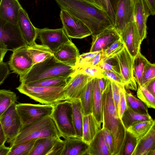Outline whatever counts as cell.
<instances>
[{"label": "cell", "mask_w": 155, "mask_h": 155, "mask_svg": "<svg viewBox=\"0 0 155 155\" xmlns=\"http://www.w3.org/2000/svg\"><path fill=\"white\" fill-rule=\"evenodd\" d=\"M61 9L81 21L90 29L92 35L114 26L107 12L83 0H54Z\"/></svg>", "instance_id": "cell-1"}, {"label": "cell", "mask_w": 155, "mask_h": 155, "mask_svg": "<svg viewBox=\"0 0 155 155\" xmlns=\"http://www.w3.org/2000/svg\"><path fill=\"white\" fill-rule=\"evenodd\" d=\"M103 114L102 128L107 129L112 134L114 148L113 155H120L123 145L126 130L119 117L113 100L111 81L109 79L102 93Z\"/></svg>", "instance_id": "cell-2"}, {"label": "cell", "mask_w": 155, "mask_h": 155, "mask_svg": "<svg viewBox=\"0 0 155 155\" xmlns=\"http://www.w3.org/2000/svg\"><path fill=\"white\" fill-rule=\"evenodd\" d=\"M74 67L58 61L53 56L45 61L33 65L25 74L19 76L21 83L57 77L70 78Z\"/></svg>", "instance_id": "cell-3"}, {"label": "cell", "mask_w": 155, "mask_h": 155, "mask_svg": "<svg viewBox=\"0 0 155 155\" xmlns=\"http://www.w3.org/2000/svg\"><path fill=\"white\" fill-rule=\"evenodd\" d=\"M48 137H61L50 116L23 125L18 134L7 142L11 147L32 140Z\"/></svg>", "instance_id": "cell-4"}, {"label": "cell", "mask_w": 155, "mask_h": 155, "mask_svg": "<svg viewBox=\"0 0 155 155\" xmlns=\"http://www.w3.org/2000/svg\"><path fill=\"white\" fill-rule=\"evenodd\" d=\"M50 115L61 137L64 138L77 137L72 117L71 101L65 100L53 105Z\"/></svg>", "instance_id": "cell-5"}, {"label": "cell", "mask_w": 155, "mask_h": 155, "mask_svg": "<svg viewBox=\"0 0 155 155\" xmlns=\"http://www.w3.org/2000/svg\"><path fill=\"white\" fill-rule=\"evenodd\" d=\"M64 87L34 86L21 83L16 89L20 93L42 104L53 105L65 100Z\"/></svg>", "instance_id": "cell-6"}, {"label": "cell", "mask_w": 155, "mask_h": 155, "mask_svg": "<svg viewBox=\"0 0 155 155\" xmlns=\"http://www.w3.org/2000/svg\"><path fill=\"white\" fill-rule=\"evenodd\" d=\"M26 45L18 25L0 18V48L13 51Z\"/></svg>", "instance_id": "cell-7"}, {"label": "cell", "mask_w": 155, "mask_h": 155, "mask_svg": "<svg viewBox=\"0 0 155 155\" xmlns=\"http://www.w3.org/2000/svg\"><path fill=\"white\" fill-rule=\"evenodd\" d=\"M16 108L23 126L40 120L51 114L53 105L20 103Z\"/></svg>", "instance_id": "cell-8"}, {"label": "cell", "mask_w": 155, "mask_h": 155, "mask_svg": "<svg viewBox=\"0 0 155 155\" xmlns=\"http://www.w3.org/2000/svg\"><path fill=\"white\" fill-rule=\"evenodd\" d=\"M37 37L41 45L54 53L62 45L71 41L63 28L55 29L37 28Z\"/></svg>", "instance_id": "cell-9"}, {"label": "cell", "mask_w": 155, "mask_h": 155, "mask_svg": "<svg viewBox=\"0 0 155 155\" xmlns=\"http://www.w3.org/2000/svg\"><path fill=\"white\" fill-rule=\"evenodd\" d=\"M60 17L63 28L70 38L82 39L92 35L88 28L80 19L61 9Z\"/></svg>", "instance_id": "cell-10"}, {"label": "cell", "mask_w": 155, "mask_h": 155, "mask_svg": "<svg viewBox=\"0 0 155 155\" xmlns=\"http://www.w3.org/2000/svg\"><path fill=\"white\" fill-rule=\"evenodd\" d=\"M16 104H12L0 117V124L7 140L15 137L23 126L16 108Z\"/></svg>", "instance_id": "cell-11"}, {"label": "cell", "mask_w": 155, "mask_h": 155, "mask_svg": "<svg viewBox=\"0 0 155 155\" xmlns=\"http://www.w3.org/2000/svg\"><path fill=\"white\" fill-rule=\"evenodd\" d=\"M28 46H24L12 51L8 63L10 69L19 76L26 74L33 65L28 52Z\"/></svg>", "instance_id": "cell-12"}, {"label": "cell", "mask_w": 155, "mask_h": 155, "mask_svg": "<svg viewBox=\"0 0 155 155\" xmlns=\"http://www.w3.org/2000/svg\"><path fill=\"white\" fill-rule=\"evenodd\" d=\"M120 73L127 89L137 91V87L133 73L134 58L130 55L126 47L117 55Z\"/></svg>", "instance_id": "cell-13"}, {"label": "cell", "mask_w": 155, "mask_h": 155, "mask_svg": "<svg viewBox=\"0 0 155 155\" xmlns=\"http://www.w3.org/2000/svg\"><path fill=\"white\" fill-rule=\"evenodd\" d=\"M92 78L80 73L72 75L64 87L65 100L79 99L89 81Z\"/></svg>", "instance_id": "cell-14"}, {"label": "cell", "mask_w": 155, "mask_h": 155, "mask_svg": "<svg viewBox=\"0 0 155 155\" xmlns=\"http://www.w3.org/2000/svg\"><path fill=\"white\" fill-rule=\"evenodd\" d=\"M127 50L134 58L140 51L142 42L134 20L129 23L120 33Z\"/></svg>", "instance_id": "cell-15"}, {"label": "cell", "mask_w": 155, "mask_h": 155, "mask_svg": "<svg viewBox=\"0 0 155 155\" xmlns=\"http://www.w3.org/2000/svg\"><path fill=\"white\" fill-rule=\"evenodd\" d=\"M133 7L130 0H117L115 9L114 27L119 32L134 21Z\"/></svg>", "instance_id": "cell-16"}, {"label": "cell", "mask_w": 155, "mask_h": 155, "mask_svg": "<svg viewBox=\"0 0 155 155\" xmlns=\"http://www.w3.org/2000/svg\"><path fill=\"white\" fill-rule=\"evenodd\" d=\"M120 37L119 32L112 26L99 34L92 35V41L90 52L102 51Z\"/></svg>", "instance_id": "cell-17"}, {"label": "cell", "mask_w": 155, "mask_h": 155, "mask_svg": "<svg viewBox=\"0 0 155 155\" xmlns=\"http://www.w3.org/2000/svg\"><path fill=\"white\" fill-rule=\"evenodd\" d=\"M134 20L141 42L147 35V23L150 15L149 8L144 0H138L134 5Z\"/></svg>", "instance_id": "cell-18"}, {"label": "cell", "mask_w": 155, "mask_h": 155, "mask_svg": "<svg viewBox=\"0 0 155 155\" xmlns=\"http://www.w3.org/2000/svg\"><path fill=\"white\" fill-rule=\"evenodd\" d=\"M17 25L28 46L35 43L37 37V28L32 24L27 12L22 7L19 12Z\"/></svg>", "instance_id": "cell-19"}, {"label": "cell", "mask_w": 155, "mask_h": 155, "mask_svg": "<svg viewBox=\"0 0 155 155\" xmlns=\"http://www.w3.org/2000/svg\"><path fill=\"white\" fill-rule=\"evenodd\" d=\"M79 55L78 49L72 41L62 45L53 53L58 61L74 67Z\"/></svg>", "instance_id": "cell-20"}, {"label": "cell", "mask_w": 155, "mask_h": 155, "mask_svg": "<svg viewBox=\"0 0 155 155\" xmlns=\"http://www.w3.org/2000/svg\"><path fill=\"white\" fill-rule=\"evenodd\" d=\"M131 155H155V124L146 134L137 141Z\"/></svg>", "instance_id": "cell-21"}, {"label": "cell", "mask_w": 155, "mask_h": 155, "mask_svg": "<svg viewBox=\"0 0 155 155\" xmlns=\"http://www.w3.org/2000/svg\"><path fill=\"white\" fill-rule=\"evenodd\" d=\"M18 0H1L0 18L6 21L17 25L18 16L22 7Z\"/></svg>", "instance_id": "cell-22"}, {"label": "cell", "mask_w": 155, "mask_h": 155, "mask_svg": "<svg viewBox=\"0 0 155 155\" xmlns=\"http://www.w3.org/2000/svg\"><path fill=\"white\" fill-rule=\"evenodd\" d=\"M64 147L61 155H86L89 144L82 138L69 137L64 138Z\"/></svg>", "instance_id": "cell-23"}, {"label": "cell", "mask_w": 155, "mask_h": 155, "mask_svg": "<svg viewBox=\"0 0 155 155\" xmlns=\"http://www.w3.org/2000/svg\"><path fill=\"white\" fill-rule=\"evenodd\" d=\"M101 129L92 114L83 116L82 139L84 142L89 144Z\"/></svg>", "instance_id": "cell-24"}, {"label": "cell", "mask_w": 155, "mask_h": 155, "mask_svg": "<svg viewBox=\"0 0 155 155\" xmlns=\"http://www.w3.org/2000/svg\"><path fill=\"white\" fill-rule=\"evenodd\" d=\"M86 155H111L105 143L101 128L89 144Z\"/></svg>", "instance_id": "cell-25"}, {"label": "cell", "mask_w": 155, "mask_h": 155, "mask_svg": "<svg viewBox=\"0 0 155 155\" xmlns=\"http://www.w3.org/2000/svg\"><path fill=\"white\" fill-rule=\"evenodd\" d=\"M92 114L99 124L103 122L102 94L99 87L97 78L93 80Z\"/></svg>", "instance_id": "cell-26"}, {"label": "cell", "mask_w": 155, "mask_h": 155, "mask_svg": "<svg viewBox=\"0 0 155 155\" xmlns=\"http://www.w3.org/2000/svg\"><path fill=\"white\" fill-rule=\"evenodd\" d=\"M27 51L33 65L42 62L53 56V54L48 48L36 42L28 46Z\"/></svg>", "instance_id": "cell-27"}, {"label": "cell", "mask_w": 155, "mask_h": 155, "mask_svg": "<svg viewBox=\"0 0 155 155\" xmlns=\"http://www.w3.org/2000/svg\"><path fill=\"white\" fill-rule=\"evenodd\" d=\"M94 78H91L89 81L79 99L83 116L92 114Z\"/></svg>", "instance_id": "cell-28"}, {"label": "cell", "mask_w": 155, "mask_h": 155, "mask_svg": "<svg viewBox=\"0 0 155 155\" xmlns=\"http://www.w3.org/2000/svg\"><path fill=\"white\" fill-rule=\"evenodd\" d=\"M60 138L48 137L36 140L29 155H47L56 141Z\"/></svg>", "instance_id": "cell-29"}, {"label": "cell", "mask_w": 155, "mask_h": 155, "mask_svg": "<svg viewBox=\"0 0 155 155\" xmlns=\"http://www.w3.org/2000/svg\"><path fill=\"white\" fill-rule=\"evenodd\" d=\"M155 124V120L138 121L134 122L127 129L138 140L149 131Z\"/></svg>", "instance_id": "cell-30"}, {"label": "cell", "mask_w": 155, "mask_h": 155, "mask_svg": "<svg viewBox=\"0 0 155 155\" xmlns=\"http://www.w3.org/2000/svg\"><path fill=\"white\" fill-rule=\"evenodd\" d=\"M72 108L73 120L77 137L82 138L83 117L80 99L71 101Z\"/></svg>", "instance_id": "cell-31"}, {"label": "cell", "mask_w": 155, "mask_h": 155, "mask_svg": "<svg viewBox=\"0 0 155 155\" xmlns=\"http://www.w3.org/2000/svg\"><path fill=\"white\" fill-rule=\"evenodd\" d=\"M149 62L140 51L134 58V75L135 80L139 87L142 86L144 69L147 64Z\"/></svg>", "instance_id": "cell-32"}, {"label": "cell", "mask_w": 155, "mask_h": 155, "mask_svg": "<svg viewBox=\"0 0 155 155\" xmlns=\"http://www.w3.org/2000/svg\"><path fill=\"white\" fill-rule=\"evenodd\" d=\"M126 130L135 122L153 120L149 114H142L134 112L127 107L121 119Z\"/></svg>", "instance_id": "cell-33"}, {"label": "cell", "mask_w": 155, "mask_h": 155, "mask_svg": "<svg viewBox=\"0 0 155 155\" xmlns=\"http://www.w3.org/2000/svg\"><path fill=\"white\" fill-rule=\"evenodd\" d=\"M68 78L63 77H57L42 79L24 83L28 85L46 87H65Z\"/></svg>", "instance_id": "cell-34"}, {"label": "cell", "mask_w": 155, "mask_h": 155, "mask_svg": "<svg viewBox=\"0 0 155 155\" xmlns=\"http://www.w3.org/2000/svg\"><path fill=\"white\" fill-rule=\"evenodd\" d=\"M126 98L128 108L134 112L140 114H149L148 107L147 105L130 92L126 91Z\"/></svg>", "instance_id": "cell-35"}, {"label": "cell", "mask_w": 155, "mask_h": 155, "mask_svg": "<svg viewBox=\"0 0 155 155\" xmlns=\"http://www.w3.org/2000/svg\"><path fill=\"white\" fill-rule=\"evenodd\" d=\"M17 99L16 94L10 90L0 89V117Z\"/></svg>", "instance_id": "cell-36"}, {"label": "cell", "mask_w": 155, "mask_h": 155, "mask_svg": "<svg viewBox=\"0 0 155 155\" xmlns=\"http://www.w3.org/2000/svg\"><path fill=\"white\" fill-rule=\"evenodd\" d=\"M137 97L148 108L155 109V96L150 92L144 86H138L137 89Z\"/></svg>", "instance_id": "cell-37"}, {"label": "cell", "mask_w": 155, "mask_h": 155, "mask_svg": "<svg viewBox=\"0 0 155 155\" xmlns=\"http://www.w3.org/2000/svg\"><path fill=\"white\" fill-rule=\"evenodd\" d=\"M78 73L86 75L93 78H101L104 77L103 69L98 66L88 65L76 69L72 75Z\"/></svg>", "instance_id": "cell-38"}, {"label": "cell", "mask_w": 155, "mask_h": 155, "mask_svg": "<svg viewBox=\"0 0 155 155\" xmlns=\"http://www.w3.org/2000/svg\"><path fill=\"white\" fill-rule=\"evenodd\" d=\"M125 45L120 37L110 46L102 51L104 59L117 56L124 48Z\"/></svg>", "instance_id": "cell-39"}, {"label": "cell", "mask_w": 155, "mask_h": 155, "mask_svg": "<svg viewBox=\"0 0 155 155\" xmlns=\"http://www.w3.org/2000/svg\"><path fill=\"white\" fill-rule=\"evenodd\" d=\"M35 140H32L10 147L8 155H29Z\"/></svg>", "instance_id": "cell-40"}, {"label": "cell", "mask_w": 155, "mask_h": 155, "mask_svg": "<svg viewBox=\"0 0 155 155\" xmlns=\"http://www.w3.org/2000/svg\"><path fill=\"white\" fill-rule=\"evenodd\" d=\"M137 142L136 139L126 130L124 141L120 155H131Z\"/></svg>", "instance_id": "cell-41"}, {"label": "cell", "mask_w": 155, "mask_h": 155, "mask_svg": "<svg viewBox=\"0 0 155 155\" xmlns=\"http://www.w3.org/2000/svg\"><path fill=\"white\" fill-rule=\"evenodd\" d=\"M102 69L120 74L119 62L117 56L104 59L100 66Z\"/></svg>", "instance_id": "cell-42"}, {"label": "cell", "mask_w": 155, "mask_h": 155, "mask_svg": "<svg viewBox=\"0 0 155 155\" xmlns=\"http://www.w3.org/2000/svg\"><path fill=\"white\" fill-rule=\"evenodd\" d=\"M120 91V100L118 106L117 114L119 118L121 119L122 116L127 108L126 98V90L125 86L118 84Z\"/></svg>", "instance_id": "cell-43"}, {"label": "cell", "mask_w": 155, "mask_h": 155, "mask_svg": "<svg viewBox=\"0 0 155 155\" xmlns=\"http://www.w3.org/2000/svg\"><path fill=\"white\" fill-rule=\"evenodd\" d=\"M98 52L90 51L80 54L74 67L75 70L77 69L89 65L91 60Z\"/></svg>", "instance_id": "cell-44"}, {"label": "cell", "mask_w": 155, "mask_h": 155, "mask_svg": "<svg viewBox=\"0 0 155 155\" xmlns=\"http://www.w3.org/2000/svg\"><path fill=\"white\" fill-rule=\"evenodd\" d=\"M155 78V65L149 62L145 66L142 76V85Z\"/></svg>", "instance_id": "cell-45"}, {"label": "cell", "mask_w": 155, "mask_h": 155, "mask_svg": "<svg viewBox=\"0 0 155 155\" xmlns=\"http://www.w3.org/2000/svg\"><path fill=\"white\" fill-rule=\"evenodd\" d=\"M103 70V73L104 77L111 81L125 86V82L121 74L117 73L104 69Z\"/></svg>", "instance_id": "cell-46"}, {"label": "cell", "mask_w": 155, "mask_h": 155, "mask_svg": "<svg viewBox=\"0 0 155 155\" xmlns=\"http://www.w3.org/2000/svg\"><path fill=\"white\" fill-rule=\"evenodd\" d=\"M104 138L106 144L111 153L113 155L114 148V142L113 136L107 129L102 128Z\"/></svg>", "instance_id": "cell-47"}, {"label": "cell", "mask_w": 155, "mask_h": 155, "mask_svg": "<svg viewBox=\"0 0 155 155\" xmlns=\"http://www.w3.org/2000/svg\"><path fill=\"white\" fill-rule=\"evenodd\" d=\"M64 147V140L60 138L56 141L47 155H61Z\"/></svg>", "instance_id": "cell-48"}, {"label": "cell", "mask_w": 155, "mask_h": 155, "mask_svg": "<svg viewBox=\"0 0 155 155\" xmlns=\"http://www.w3.org/2000/svg\"><path fill=\"white\" fill-rule=\"evenodd\" d=\"M104 1L106 5V12L114 26L115 20V9L116 1L115 0H104Z\"/></svg>", "instance_id": "cell-49"}, {"label": "cell", "mask_w": 155, "mask_h": 155, "mask_svg": "<svg viewBox=\"0 0 155 155\" xmlns=\"http://www.w3.org/2000/svg\"><path fill=\"white\" fill-rule=\"evenodd\" d=\"M111 82L112 98L117 113L118 106L120 100L119 87L118 84L112 81H111Z\"/></svg>", "instance_id": "cell-50"}, {"label": "cell", "mask_w": 155, "mask_h": 155, "mask_svg": "<svg viewBox=\"0 0 155 155\" xmlns=\"http://www.w3.org/2000/svg\"><path fill=\"white\" fill-rule=\"evenodd\" d=\"M10 68L8 64L2 62L0 64V85L3 83L10 73Z\"/></svg>", "instance_id": "cell-51"}, {"label": "cell", "mask_w": 155, "mask_h": 155, "mask_svg": "<svg viewBox=\"0 0 155 155\" xmlns=\"http://www.w3.org/2000/svg\"><path fill=\"white\" fill-rule=\"evenodd\" d=\"M103 59L102 51H98L91 60L89 65L98 66L100 67Z\"/></svg>", "instance_id": "cell-52"}, {"label": "cell", "mask_w": 155, "mask_h": 155, "mask_svg": "<svg viewBox=\"0 0 155 155\" xmlns=\"http://www.w3.org/2000/svg\"><path fill=\"white\" fill-rule=\"evenodd\" d=\"M97 79L99 87L102 94L107 85L109 79L105 77Z\"/></svg>", "instance_id": "cell-53"}, {"label": "cell", "mask_w": 155, "mask_h": 155, "mask_svg": "<svg viewBox=\"0 0 155 155\" xmlns=\"http://www.w3.org/2000/svg\"><path fill=\"white\" fill-rule=\"evenodd\" d=\"M143 86L155 96V78L151 80Z\"/></svg>", "instance_id": "cell-54"}, {"label": "cell", "mask_w": 155, "mask_h": 155, "mask_svg": "<svg viewBox=\"0 0 155 155\" xmlns=\"http://www.w3.org/2000/svg\"><path fill=\"white\" fill-rule=\"evenodd\" d=\"M149 10L150 15L155 14V0H144Z\"/></svg>", "instance_id": "cell-55"}, {"label": "cell", "mask_w": 155, "mask_h": 155, "mask_svg": "<svg viewBox=\"0 0 155 155\" xmlns=\"http://www.w3.org/2000/svg\"><path fill=\"white\" fill-rule=\"evenodd\" d=\"M7 140L0 124V147L5 144Z\"/></svg>", "instance_id": "cell-56"}, {"label": "cell", "mask_w": 155, "mask_h": 155, "mask_svg": "<svg viewBox=\"0 0 155 155\" xmlns=\"http://www.w3.org/2000/svg\"><path fill=\"white\" fill-rule=\"evenodd\" d=\"M10 147H7L5 144L0 147V155H8L10 150Z\"/></svg>", "instance_id": "cell-57"}, {"label": "cell", "mask_w": 155, "mask_h": 155, "mask_svg": "<svg viewBox=\"0 0 155 155\" xmlns=\"http://www.w3.org/2000/svg\"><path fill=\"white\" fill-rule=\"evenodd\" d=\"M99 7L106 12L105 4L104 0H94Z\"/></svg>", "instance_id": "cell-58"}, {"label": "cell", "mask_w": 155, "mask_h": 155, "mask_svg": "<svg viewBox=\"0 0 155 155\" xmlns=\"http://www.w3.org/2000/svg\"><path fill=\"white\" fill-rule=\"evenodd\" d=\"M7 51L6 50L0 48V64L3 61V58Z\"/></svg>", "instance_id": "cell-59"}, {"label": "cell", "mask_w": 155, "mask_h": 155, "mask_svg": "<svg viewBox=\"0 0 155 155\" xmlns=\"http://www.w3.org/2000/svg\"><path fill=\"white\" fill-rule=\"evenodd\" d=\"M84 1H85L86 2H88L90 3H91L94 5L96 6L97 7L100 8H101L94 1V0H83Z\"/></svg>", "instance_id": "cell-60"}, {"label": "cell", "mask_w": 155, "mask_h": 155, "mask_svg": "<svg viewBox=\"0 0 155 155\" xmlns=\"http://www.w3.org/2000/svg\"><path fill=\"white\" fill-rule=\"evenodd\" d=\"M130 1L132 4V5L134 6V4H135V3L138 0H130Z\"/></svg>", "instance_id": "cell-61"}]
</instances>
